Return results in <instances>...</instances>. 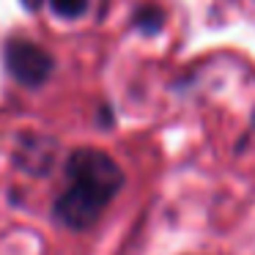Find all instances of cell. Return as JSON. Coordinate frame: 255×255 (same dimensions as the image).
Wrapping results in <instances>:
<instances>
[{
    "instance_id": "obj_1",
    "label": "cell",
    "mask_w": 255,
    "mask_h": 255,
    "mask_svg": "<svg viewBox=\"0 0 255 255\" xmlns=\"http://www.w3.org/2000/svg\"><path fill=\"white\" fill-rule=\"evenodd\" d=\"M69 187L55 200V217L72 231H88L124 187V173L110 154L77 148L66 159Z\"/></svg>"
},
{
    "instance_id": "obj_2",
    "label": "cell",
    "mask_w": 255,
    "mask_h": 255,
    "mask_svg": "<svg viewBox=\"0 0 255 255\" xmlns=\"http://www.w3.org/2000/svg\"><path fill=\"white\" fill-rule=\"evenodd\" d=\"M3 61H6L8 74L28 88H39L55 69L50 52L25 39H8L3 47Z\"/></svg>"
},
{
    "instance_id": "obj_3",
    "label": "cell",
    "mask_w": 255,
    "mask_h": 255,
    "mask_svg": "<svg viewBox=\"0 0 255 255\" xmlns=\"http://www.w3.org/2000/svg\"><path fill=\"white\" fill-rule=\"evenodd\" d=\"M134 25H137L143 33H156V30L165 25V14L156 6H143V8L134 11Z\"/></svg>"
},
{
    "instance_id": "obj_4",
    "label": "cell",
    "mask_w": 255,
    "mask_h": 255,
    "mask_svg": "<svg viewBox=\"0 0 255 255\" xmlns=\"http://www.w3.org/2000/svg\"><path fill=\"white\" fill-rule=\"evenodd\" d=\"M50 6L58 17H80L88 8V0H50Z\"/></svg>"
},
{
    "instance_id": "obj_5",
    "label": "cell",
    "mask_w": 255,
    "mask_h": 255,
    "mask_svg": "<svg viewBox=\"0 0 255 255\" xmlns=\"http://www.w3.org/2000/svg\"><path fill=\"white\" fill-rule=\"evenodd\" d=\"M41 3H44V0H22V6H25V8H30V11H39Z\"/></svg>"
}]
</instances>
